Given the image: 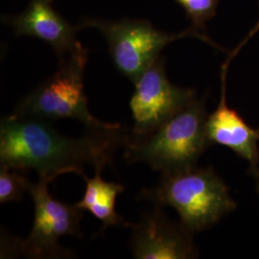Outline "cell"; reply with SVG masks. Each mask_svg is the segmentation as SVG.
<instances>
[{
	"instance_id": "12",
	"label": "cell",
	"mask_w": 259,
	"mask_h": 259,
	"mask_svg": "<svg viewBox=\"0 0 259 259\" xmlns=\"http://www.w3.org/2000/svg\"><path fill=\"white\" fill-rule=\"evenodd\" d=\"M30 182L25 171L1 165L0 168V204L19 201L28 191Z\"/></svg>"
},
{
	"instance_id": "7",
	"label": "cell",
	"mask_w": 259,
	"mask_h": 259,
	"mask_svg": "<svg viewBox=\"0 0 259 259\" xmlns=\"http://www.w3.org/2000/svg\"><path fill=\"white\" fill-rule=\"evenodd\" d=\"M130 100L134 120L130 140H139L153 134L178 111L193 102L196 93L171 83L165 73L164 59L158 57L135 83Z\"/></svg>"
},
{
	"instance_id": "10",
	"label": "cell",
	"mask_w": 259,
	"mask_h": 259,
	"mask_svg": "<svg viewBox=\"0 0 259 259\" xmlns=\"http://www.w3.org/2000/svg\"><path fill=\"white\" fill-rule=\"evenodd\" d=\"M51 3V0H31L26 10L10 19L9 23L16 35L31 36L46 41L61 59L83 47L76 37L80 27L66 21Z\"/></svg>"
},
{
	"instance_id": "13",
	"label": "cell",
	"mask_w": 259,
	"mask_h": 259,
	"mask_svg": "<svg viewBox=\"0 0 259 259\" xmlns=\"http://www.w3.org/2000/svg\"><path fill=\"white\" fill-rule=\"evenodd\" d=\"M191 19L193 27L205 31V23L216 14L219 0H176Z\"/></svg>"
},
{
	"instance_id": "6",
	"label": "cell",
	"mask_w": 259,
	"mask_h": 259,
	"mask_svg": "<svg viewBox=\"0 0 259 259\" xmlns=\"http://www.w3.org/2000/svg\"><path fill=\"white\" fill-rule=\"evenodd\" d=\"M79 27L96 28L102 33L109 44L115 67L134 83L159 57L160 51L176 39L185 37H199L217 47L209 37L194 27L180 34H167L155 29L145 20L87 19Z\"/></svg>"
},
{
	"instance_id": "4",
	"label": "cell",
	"mask_w": 259,
	"mask_h": 259,
	"mask_svg": "<svg viewBox=\"0 0 259 259\" xmlns=\"http://www.w3.org/2000/svg\"><path fill=\"white\" fill-rule=\"evenodd\" d=\"M88 50L83 47L60 59L59 68L18 104L12 114L42 120L76 119L88 130L119 129L120 124L97 119L90 112L83 88Z\"/></svg>"
},
{
	"instance_id": "2",
	"label": "cell",
	"mask_w": 259,
	"mask_h": 259,
	"mask_svg": "<svg viewBox=\"0 0 259 259\" xmlns=\"http://www.w3.org/2000/svg\"><path fill=\"white\" fill-rule=\"evenodd\" d=\"M206 119L204 100L195 99L148 137L129 139L124 147V157L129 163H147L162 175L195 168L210 145L206 135Z\"/></svg>"
},
{
	"instance_id": "5",
	"label": "cell",
	"mask_w": 259,
	"mask_h": 259,
	"mask_svg": "<svg viewBox=\"0 0 259 259\" xmlns=\"http://www.w3.org/2000/svg\"><path fill=\"white\" fill-rule=\"evenodd\" d=\"M51 181L38 177L30 184L35 217L33 228L24 240L4 239V254H19L27 258H70L73 252L59 244L63 236H80V224L83 210L76 204H65L49 194L47 185Z\"/></svg>"
},
{
	"instance_id": "3",
	"label": "cell",
	"mask_w": 259,
	"mask_h": 259,
	"mask_svg": "<svg viewBox=\"0 0 259 259\" xmlns=\"http://www.w3.org/2000/svg\"><path fill=\"white\" fill-rule=\"evenodd\" d=\"M140 197L159 207H174L191 232L211 227L236 207L227 185L210 167L162 175L156 188L144 189Z\"/></svg>"
},
{
	"instance_id": "8",
	"label": "cell",
	"mask_w": 259,
	"mask_h": 259,
	"mask_svg": "<svg viewBox=\"0 0 259 259\" xmlns=\"http://www.w3.org/2000/svg\"><path fill=\"white\" fill-rule=\"evenodd\" d=\"M132 229L131 250L137 259H186L197 256V250L188 231L181 223L170 221L157 206L145 213Z\"/></svg>"
},
{
	"instance_id": "11",
	"label": "cell",
	"mask_w": 259,
	"mask_h": 259,
	"mask_svg": "<svg viewBox=\"0 0 259 259\" xmlns=\"http://www.w3.org/2000/svg\"><path fill=\"white\" fill-rule=\"evenodd\" d=\"M95 170V175L92 179L83 177L85 191L83 199L75 204L100 220L102 230L112 226H127L128 223H125L124 217L115 210L116 197L124 191V185L105 182L101 177L103 167H97Z\"/></svg>"
},
{
	"instance_id": "9",
	"label": "cell",
	"mask_w": 259,
	"mask_h": 259,
	"mask_svg": "<svg viewBox=\"0 0 259 259\" xmlns=\"http://www.w3.org/2000/svg\"><path fill=\"white\" fill-rule=\"evenodd\" d=\"M232 56L223 65L222 96L216 110L207 115L206 135L210 144L232 149L248 161L250 171L257 181L259 190V130L250 127L237 111L228 106L226 100V77Z\"/></svg>"
},
{
	"instance_id": "1",
	"label": "cell",
	"mask_w": 259,
	"mask_h": 259,
	"mask_svg": "<svg viewBox=\"0 0 259 259\" xmlns=\"http://www.w3.org/2000/svg\"><path fill=\"white\" fill-rule=\"evenodd\" d=\"M129 139L122 128L88 130L83 137L73 139L57 132L49 121L11 114L0 123V165L34 169L38 177L50 181L65 173L83 177L84 164L95 168L111 164Z\"/></svg>"
}]
</instances>
